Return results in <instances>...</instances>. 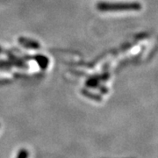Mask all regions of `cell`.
I'll return each instance as SVG.
<instances>
[{"mask_svg": "<svg viewBox=\"0 0 158 158\" xmlns=\"http://www.w3.org/2000/svg\"><path fill=\"white\" fill-rule=\"evenodd\" d=\"M98 8L101 11H138L141 8V6L138 3H101L98 5Z\"/></svg>", "mask_w": 158, "mask_h": 158, "instance_id": "obj_1", "label": "cell"}]
</instances>
